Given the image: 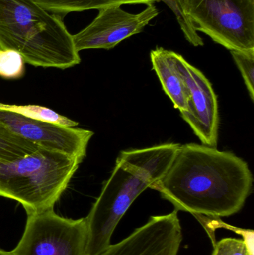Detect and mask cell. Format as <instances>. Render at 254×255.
I'll list each match as a JSON object with an SVG mask.
<instances>
[{
    "instance_id": "6",
    "label": "cell",
    "mask_w": 254,
    "mask_h": 255,
    "mask_svg": "<svg viewBox=\"0 0 254 255\" xmlns=\"http://www.w3.org/2000/svg\"><path fill=\"white\" fill-rule=\"evenodd\" d=\"M13 255H89L86 218H65L52 209L28 215Z\"/></svg>"
},
{
    "instance_id": "7",
    "label": "cell",
    "mask_w": 254,
    "mask_h": 255,
    "mask_svg": "<svg viewBox=\"0 0 254 255\" xmlns=\"http://www.w3.org/2000/svg\"><path fill=\"white\" fill-rule=\"evenodd\" d=\"M0 123L37 147L62 153L83 161L94 133L81 128L35 121L0 109Z\"/></svg>"
},
{
    "instance_id": "8",
    "label": "cell",
    "mask_w": 254,
    "mask_h": 255,
    "mask_svg": "<svg viewBox=\"0 0 254 255\" xmlns=\"http://www.w3.org/2000/svg\"><path fill=\"white\" fill-rule=\"evenodd\" d=\"M176 66L189 93V108L181 118L189 124L203 145L216 148L219 115L217 97L210 81L182 55L174 52Z\"/></svg>"
},
{
    "instance_id": "4",
    "label": "cell",
    "mask_w": 254,
    "mask_h": 255,
    "mask_svg": "<svg viewBox=\"0 0 254 255\" xmlns=\"http://www.w3.org/2000/svg\"><path fill=\"white\" fill-rule=\"evenodd\" d=\"M82 160L38 147L13 160H0V196L22 205L27 215L52 209Z\"/></svg>"
},
{
    "instance_id": "1",
    "label": "cell",
    "mask_w": 254,
    "mask_h": 255,
    "mask_svg": "<svg viewBox=\"0 0 254 255\" xmlns=\"http://www.w3.org/2000/svg\"><path fill=\"white\" fill-rule=\"evenodd\" d=\"M253 181L248 163L234 153L189 143L180 145L166 175L151 189L176 211L226 217L243 208Z\"/></svg>"
},
{
    "instance_id": "17",
    "label": "cell",
    "mask_w": 254,
    "mask_h": 255,
    "mask_svg": "<svg viewBox=\"0 0 254 255\" xmlns=\"http://www.w3.org/2000/svg\"><path fill=\"white\" fill-rule=\"evenodd\" d=\"M161 1L167 4L175 15L176 19L187 41L194 46H204L203 39L198 35V32L192 27L189 18L183 10L180 0H161Z\"/></svg>"
},
{
    "instance_id": "14",
    "label": "cell",
    "mask_w": 254,
    "mask_h": 255,
    "mask_svg": "<svg viewBox=\"0 0 254 255\" xmlns=\"http://www.w3.org/2000/svg\"><path fill=\"white\" fill-rule=\"evenodd\" d=\"M0 109L19 114L35 121L52 123V124H56L64 127H76L79 125L76 121H72L66 117L56 113L55 111L43 106H33V105L18 106V105L4 104V103H0Z\"/></svg>"
},
{
    "instance_id": "16",
    "label": "cell",
    "mask_w": 254,
    "mask_h": 255,
    "mask_svg": "<svg viewBox=\"0 0 254 255\" xmlns=\"http://www.w3.org/2000/svg\"><path fill=\"white\" fill-rule=\"evenodd\" d=\"M25 61L18 52L0 49V76L15 79L22 77L25 73Z\"/></svg>"
},
{
    "instance_id": "13",
    "label": "cell",
    "mask_w": 254,
    "mask_h": 255,
    "mask_svg": "<svg viewBox=\"0 0 254 255\" xmlns=\"http://www.w3.org/2000/svg\"><path fill=\"white\" fill-rule=\"evenodd\" d=\"M37 148V145L21 137L0 123V160H13Z\"/></svg>"
},
{
    "instance_id": "19",
    "label": "cell",
    "mask_w": 254,
    "mask_h": 255,
    "mask_svg": "<svg viewBox=\"0 0 254 255\" xmlns=\"http://www.w3.org/2000/svg\"><path fill=\"white\" fill-rule=\"evenodd\" d=\"M0 255H13V254H12L11 251L7 252L0 249Z\"/></svg>"
},
{
    "instance_id": "18",
    "label": "cell",
    "mask_w": 254,
    "mask_h": 255,
    "mask_svg": "<svg viewBox=\"0 0 254 255\" xmlns=\"http://www.w3.org/2000/svg\"><path fill=\"white\" fill-rule=\"evenodd\" d=\"M212 255H251L243 240L224 238L215 244Z\"/></svg>"
},
{
    "instance_id": "5",
    "label": "cell",
    "mask_w": 254,
    "mask_h": 255,
    "mask_svg": "<svg viewBox=\"0 0 254 255\" xmlns=\"http://www.w3.org/2000/svg\"><path fill=\"white\" fill-rule=\"evenodd\" d=\"M194 29L228 50L254 49V0H180Z\"/></svg>"
},
{
    "instance_id": "2",
    "label": "cell",
    "mask_w": 254,
    "mask_h": 255,
    "mask_svg": "<svg viewBox=\"0 0 254 255\" xmlns=\"http://www.w3.org/2000/svg\"><path fill=\"white\" fill-rule=\"evenodd\" d=\"M180 145L171 142L121 151L86 217L89 255H98L110 245L121 219L143 192L166 175Z\"/></svg>"
},
{
    "instance_id": "15",
    "label": "cell",
    "mask_w": 254,
    "mask_h": 255,
    "mask_svg": "<svg viewBox=\"0 0 254 255\" xmlns=\"http://www.w3.org/2000/svg\"><path fill=\"white\" fill-rule=\"evenodd\" d=\"M244 79L252 101H254V49L230 51Z\"/></svg>"
},
{
    "instance_id": "10",
    "label": "cell",
    "mask_w": 254,
    "mask_h": 255,
    "mask_svg": "<svg viewBox=\"0 0 254 255\" xmlns=\"http://www.w3.org/2000/svg\"><path fill=\"white\" fill-rule=\"evenodd\" d=\"M177 212L151 217L146 224L98 255H177L183 241Z\"/></svg>"
},
{
    "instance_id": "12",
    "label": "cell",
    "mask_w": 254,
    "mask_h": 255,
    "mask_svg": "<svg viewBox=\"0 0 254 255\" xmlns=\"http://www.w3.org/2000/svg\"><path fill=\"white\" fill-rule=\"evenodd\" d=\"M41 7L50 13L64 16L73 12L101 10L113 6L127 4H152L161 0H34Z\"/></svg>"
},
{
    "instance_id": "11",
    "label": "cell",
    "mask_w": 254,
    "mask_h": 255,
    "mask_svg": "<svg viewBox=\"0 0 254 255\" xmlns=\"http://www.w3.org/2000/svg\"><path fill=\"white\" fill-rule=\"evenodd\" d=\"M150 57L153 70L174 107L180 113L187 112L189 93L176 66L174 52L158 47L151 52Z\"/></svg>"
},
{
    "instance_id": "3",
    "label": "cell",
    "mask_w": 254,
    "mask_h": 255,
    "mask_svg": "<svg viewBox=\"0 0 254 255\" xmlns=\"http://www.w3.org/2000/svg\"><path fill=\"white\" fill-rule=\"evenodd\" d=\"M0 49L18 52L34 67L66 70L81 62L62 17L34 0H0Z\"/></svg>"
},
{
    "instance_id": "9",
    "label": "cell",
    "mask_w": 254,
    "mask_h": 255,
    "mask_svg": "<svg viewBox=\"0 0 254 255\" xmlns=\"http://www.w3.org/2000/svg\"><path fill=\"white\" fill-rule=\"evenodd\" d=\"M159 14L154 4L141 13H128L121 6L101 9L98 16L86 28L73 35L79 52L86 49H111L128 37L142 32L146 25Z\"/></svg>"
}]
</instances>
